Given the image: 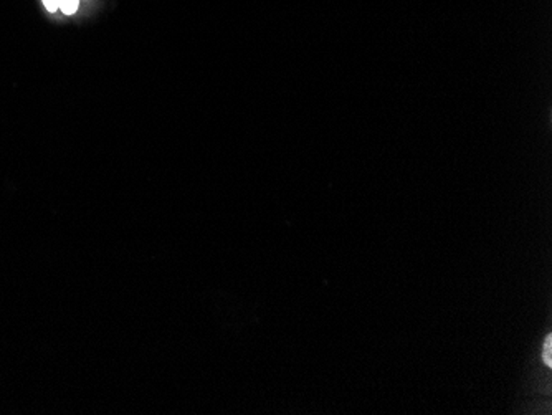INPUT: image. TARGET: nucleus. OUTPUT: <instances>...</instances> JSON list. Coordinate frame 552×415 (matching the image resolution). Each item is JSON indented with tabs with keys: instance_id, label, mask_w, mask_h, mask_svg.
I'll list each match as a JSON object with an SVG mask.
<instances>
[{
	"instance_id": "obj_1",
	"label": "nucleus",
	"mask_w": 552,
	"mask_h": 415,
	"mask_svg": "<svg viewBox=\"0 0 552 415\" xmlns=\"http://www.w3.org/2000/svg\"><path fill=\"white\" fill-rule=\"evenodd\" d=\"M58 7L63 10V14L72 15V14L77 12L78 0H58Z\"/></svg>"
},
{
	"instance_id": "obj_2",
	"label": "nucleus",
	"mask_w": 552,
	"mask_h": 415,
	"mask_svg": "<svg viewBox=\"0 0 552 415\" xmlns=\"http://www.w3.org/2000/svg\"><path fill=\"white\" fill-rule=\"evenodd\" d=\"M543 361L546 362V366H552V336H548L543 347Z\"/></svg>"
},
{
	"instance_id": "obj_3",
	"label": "nucleus",
	"mask_w": 552,
	"mask_h": 415,
	"mask_svg": "<svg viewBox=\"0 0 552 415\" xmlns=\"http://www.w3.org/2000/svg\"><path fill=\"white\" fill-rule=\"evenodd\" d=\"M43 5L48 12H55L58 9V0H43Z\"/></svg>"
}]
</instances>
